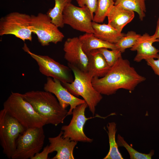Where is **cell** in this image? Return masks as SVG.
Returning <instances> with one entry per match:
<instances>
[{
	"mask_svg": "<svg viewBox=\"0 0 159 159\" xmlns=\"http://www.w3.org/2000/svg\"><path fill=\"white\" fill-rule=\"evenodd\" d=\"M157 59L155 60L154 58H152L145 61L147 64L152 69L155 73L159 76V55Z\"/></svg>",
	"mask_w": 159,
	"mask_h": 159,
	"instance_id": "cell-28",
	"label": "cell"
},
{
	"mask_svg": "<svg viewBox=\"0 0 159 159\" xmlns=\"http://www.w3.org/2000/svg\"><path fill=\"white\" fill-rule=\"evenodd\" d=\"M88 107L86 102L79 105L72 112V117L69 124L62 126L61 130L63 132V137L67 138L77 142L91 143L93 139L88 137L84 131V125L88 120L95 117H103L99 115L89 117L85 115L86 109Z\"/></svg>",
	"mask_w": 159,
	"mask_h": 159,
	"instance_id": "cell-10",
	"label": "cell"
},
{
	"mask_svg": "<svg viewBox=\"0 0 159 159\" xmlns=\"http://www.w3.org/2000/svg\"><path fill=\"white\" fill-rule=\"evenodd\" d=\"M152 36L155 39H159V16L157 21V26L155 33Z\"/></svg>",
	"mask_w": 159,
	"mask_h": 159,
	"instance_id": "cell-30",
	"label": "cell"
},
{
	"mask_svg": "<svg viewBox=\"0 0 159 159\" xmlns=\"http://www.w3.org/2000/svg\"><path fill=\"white\" fill-rule=\"evenodd\" d=\"M63 17L64 24L74 29L85 33H95L92 25L93 16L87 6H77L69 3L64 8Z\"/></svg>",
	"mask_w": 159,
	"mask_h": 159,
	"instance_id": "cell-11",
	"label": "cell"
},
{
	"mask_svg": "<svg viewBox=\"0 0 159 159\" xmlns=\"http://www.w3.org/2000/svg\"><path fill=\"white\" fill-rule=\"evenodd\" d=\"M87 55L89 59L87 72L92 78L104 77L111 67L103 55L96 50L92 51Z\"/></svg>",
	"mask_w": 159,
	"mask_h": 159,
	"instance_id": "cell-17",
	"label": "cell"
},
{
	"mask_svg": "<svg viewBox=\"0 0 159 159\" xmlns=\"http://www.w3.org/2000/svg\"><path fill=\"white\" fill-rule=\"evenodd\" d=\"M49 145H47L43 148L41 152L36 154L32 159H47L49 153L48 149Z\"/></svg>",
	"mask_w": 159,
	"mask_h": 159,
	"instance_id": "cell-29",
	"label": "cell"
},
{
	"mask_svg": "<svg viewBox=\"0 0 159 159\" xmlns=\"http://www.w3.org/2000/svg\"><path fill=\"white\" fill-rule=\"evenodd\" d=\"M146 0H114L115 5L137 12L139 18L142 21L145 16Z\"/></svg>",
	"mask_w": 159,
	"mask_h": 159,
	"instance_id": "cell-22",
	"label": "cell"
},
{
	"mask_svg": "<svg viewBox=\"0 0 159 159\" xmlns=\"http://www.w3.org/2000/svg\"><path fill=\"white\" fill-rule=\"evenodd\" d=\"M140 36L134 31H129L120 38L115 45L117 49L123 53L126 49L132 47Z\"/></svg>",
	"mask_w": 159,
	"mask_h": 159,
	"instance_id": "cell-25",
	"label": "cell"
},
{
	"mask_svg": "<svg viewBox=\"0 0 159 159\" xmlns=\"http://www.w3.org/2000/svg\"><path fill=\"white\" fill-rule=\"evenodd\" d=\"M63 131L61 130L56 136L49 137L48 149L49 153L54 151L57 154L51 159H74V149L77 142L68 138L63 137Z\"/></svg>",
	"mask_w": 159,
	"mask_h": 159,
	"instance_id": "cell-14",
	"label": "cell"
},
{
	"mask_svg": "<svg viewBox=\"0 0 159 159\" xmlns=\"http://www.w3.org/2000/svg\"><path fill=\"white\" fill-rule=\"evenodd\" d=\"M22 49L36 62L40 72L43 75L57 79L62 83L73 81L72 71L68 66L60 64L48 56L33 53L25 43Z\"/></svg>",
	"mask_w": 159,
	"mask_h": 159,
	"instance_id": "cell-9",
	"label": "cell"
},
{
	"mask_svg": "<svg viewBox=\"0 0 159 159\" xmlns=\"http://www.w3.org/2000/svg\"><path fill=\"white\" fill-rule=\"evenodd\" d=\"M22 94L35 110L47 120V124L57 126L63 123L67 116L68 111L61 106L55 96L50 92L32 90Z\"/></svg>",
	"mask_w": 159,
	"mask_h": 159,
	"instance_id": "cell-2",
	"label": "cell"
},
{
	"mask_svg": "<svg viewBox=\"0 0 159 159\" xmlns=\"http://www.w3.org/2000/svg\"><path fill=\"white\" fill-rule=\"evenodd\" d=\"M107 127L110 149L108 153L103 159H123L119 151L118 146L115 140V134L117 130L116 123L114 122H109Z\"/></svg>",
	"mask_w": 159,
	"mask_h": 159,
	"instance_id": "cell-21",
	"label": "cell"
},
{
	"mask_svg": "<svg viewBox=\"0 0 159 159\" xmlns=\"http://www.w3.org/2000/svg\"><path fill=\"white\" fill-rule=\"evenodd\" d=\"M108 49L102 48L95 50L103 55L109 66L111 67L122 57V52L117 49L111 50Z\"/></svg>",
	"mask_w": 159,
	"mask_h": 159,
	"instance_id": "cell-26",
	"label": "cell"
},
{
	"mask_svg": "<svg viewBox=\"0 0 159 159\" xmlns=\"http://www.w3.org/2000/svg\"><path fill=\"white\" fill-rule=\"evenodd\" d=\"M26 128L3 109L0 111V142L3 153L11 158L19 136Z\"/></svg>",
	"mask_w": 159,
	"mask_h": 159,
	"instance_id": "cell-5",
	"label": "cell"
},
{
	"mask_svg": "<svg viewBox=\"0 0 159 159\" xmlns=\"http://www.w3.org/2000/svg\"><path fill=\"white\" fill-rule=\"evenodd\" d=\"M145 80L131 66L128 60L121 57L104 77L93 78L92 83L95 89L101 94L109 95L115 94L120 89L132 91Z\"/></svg>",
	"mask_w": 159,
	"mask_h": 159,
	"instance_id": "cell-1",
	"label": "cell"
},
{
	"mask_svg": "<svg viewBox=\"0 0 159 159\" xmlns=\"http://www.w3.org/2000/svg\"><path fill=\"white\" fill-rule=\"evenodd\" d=\"M44 89L54 94L63 108L66 109L70 106L67 116L72 115L73 110L77 106L85 102L84 99H80L71 94L63 85L61 82L57 79L47 77Z\"/></svg>",
	"mask_w": 159,
	"mask_h": 159,
	"instance_id": "cell-12",
	"label": "cell"
},
{
	"mask_svg": "<svg viewBox=\"0 0 159 159\" xmlns=\"http://www.w3.org/2000/svg\"><path fill=\"white\" fill-rule=\"evenodd\" d=\"M64 58L69 64L81 70L87 72L89 59L83 50L78 37L69 38L65 42L63 47Z\"/></svg>",
	"mask_w": 159,
	"mask_h": 159,
	"instance_id": "cell-13",
	"label": "cell"
},
{
	"mask_svg": "<svg viewBox=\"0 0 159 159\" xmlns=\"http://www.w3.org/2000/svg\"><path fill=\"white\" fill-rule=\"evenodd\" d=\"M114 4V0H98L93 21L99 23L103 22L107 17L109 10Z\"/></svg>",
	"mask_w": 159,
	"mask_h": 159,
	"instance_id": "cell-24",
	"label": "cell"
},
{
	"mask_svg": "<svg viewBox=\"0 0 159 159\" xmlns=\"http://www.w3.org/2000/svg\"><path fill=\"white\" fill-rule=\"evenodd\" d=\"M67 64L73 73L74 79L71 83H63L62 85L74 96L82 97L94 115L97 106L102 98V94L93 87L92 78L87 72L83 71L73 65Z\"/></svg>",
	"mask_w": 159,
	"mask_h": 159,
	"instance_id": "cell-4",
	"label": "cell"
},
{
	"mask_svg": "<svg viewBox=\"0 0 159 159\" xmlns=\"http://www.w3.org/2000/svg\"><path fill=\"white\" fill-rule=\"evenodd\" d=\"M54 7L50 9L47 14L51 19L52 23L58 27H64V24L63 21V14L65 7L71 3V0H54Z\"/></svg>",
	"mask_w": 159,
	"mask_h": 159,
	"instance_id": "cell-20",
	"label": "cell"
},
{
	"mask_svg": "<svg viewBox=\"0 0 159 159\" xmlns=\"http://www.w3.org/2000/svg\"><path fill=\"white\" fill-rule=\"evenodd\" d=\"M92 25L96 37L112 44H115L125 35L119 32L108 24H100L93 21Z\"/></svg>",
	"mask_w": 159,
	"mask_h": 159,
	"instance_id": "cell-18",
	"label": "cell"
},
{
	"mask_svg": "<svg viewBox=\"0 0 159 159\" xmlns=\"http://www.w3.org/2000/svg\"><path fill=\"white\" fill-rule=\"evenodd\" d=\"M31 17V31L36 35L42 46H48L50 43L57 44L62 41L63 34L47 14L39 13L37 15H32Z\"/></svg>",
	"mask_w": 159,
	"mask_h": 159,
	"instance_id": "cell-8",
	"label": "cell"
},
{
	"mask_svg": "<svg viewBox=\"0 0 159 159\" xmlns=\"http://www.w3.org/2000/svg\"><path fill=\"white\" fill-rule=\"evenodd\" d=\"M31 15L17 12L10 13L0 19V35H14L24 42L32 41Z\"/></svg>",
	"mask_w": 159,
	"mask_h": 159,
	"instance_id": "cell-7",
	"label": "cell"
},
{
	"mask_svg": "<svg viewBox=\"0 0 159 159\" xmlns=\"http://www.w3.org/2000/svg\"><path fill=\"white\" fill-rule=\"evenodd\" d=\"M79 6H87L94 16L97 6L98 0H76Z\"/></svg>",
	"mask_w": 159,
	"mask_h": 159,
	"instance_id": "cell-27",
	"label": "cell"
},
{
	"mask_svg": "<svg viewBox=\"0 0 159 159\" xmlns=\"http://www.w3.org/2000/svg\"><path fill=\"white\" fill-rule=\"evenodd\" d=\"M3 108L26 128L43 127L47 120L39 115L22 94L11 92L3 103Z\"/></svg>",
	"mask_w": 159,
	"mask_h": 159,
	"instance_id": "cell-3",
	"label": "cell"
},
{
	"mask_svg": "<svg viewBox=\"0 0 159 159\" xmlns=\"http://www.w3.org/2000/svg\"><path fill=\"white\" fill-rule=\"evenodd\" d=\"M117 143L118 147H123L128 151L131 159H151L154 155V151L151 150L148 154L140 153L133 148L120 135L117 136Z\"/></svg>",
	"mask_w": 159,
	"mask_h": 159,
	"instance_id": "cell-23",
	"label": "cell"
},
{
	"mask_svg": "<svg viewBox=\"0 0 159 159\" xmlns=\"http://www.w3.org/2000/svg\"><path fill=\"white\" fill-rule=\"evenodd\" d=\"M134 11L114 5L109 10L107 17L108 24L120 33L124 27L134 18Z\"/></svg>",
	"mask_w": 159,
	"mask_h": 159,
	"instance_id": "cell-16",
	"label": "cell"
},
{
	"mask_svg": "<svg viewBox=\"0 0 159 159\" xmlns=\"http://www.w3.org/2000/svg\"><path fill=\"white\" fill-rule=\"evenodd\" d=\"M43 127L26 128L19 137L12 159L32 158L42 148L45 135Z\"/></svg>",
	"mask_w": 159,
	"mask_h": 159,
	"instance_id": "cell-6",
	"label": "cell"
},
{
	"mask_svg": "<svg viewBox=\"0 0 159 159\" xmlns=\"http://www.w3.org/2000/svg\"><path fill=\"white\" fill-rule=\"evenodd\" d=\"M156 42H159V39H155L147 33L141 35L130 49L132 51H137L134 61L139 62L143 59L157 58L159 50L152 45Z\"/></svg>",
	"mask_w": 159,
	"mask_h": 159,
	"instance_id": "cell-15",
	"label": "cell"
},
{
	"mask_svg": "<svg viewBox=\"0 0 159 159\" xmlns=\"http://www.w3.org/2000/svg\"><path fill=\"white\" fill-rule=\"evenodd\" d=\"M78 37L82 49L87 54L92 51L102 48L117 49L115 44L102 40L96 37L93 33H85Z\"/></svg>",
	"mask_w": 159,
	"mask_h": 159,
	"instance_id": "cell-19",
	"label": "cell"
}]
</instances>
